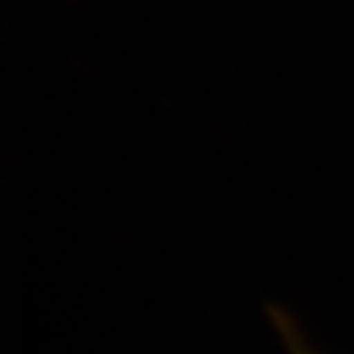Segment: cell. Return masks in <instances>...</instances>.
Wrapping results in <instances>:
<instances>
[{
	"label": "cell",
	"instance_id": "obj_1",
	"mask_svg": "<svg viewBox=\"0 0 354 354\" xmlns=\"http://www.w3.org/2000/svg\"><path fill=\"white\" fill-rule=\"evenodd\" d=\"M272 317H274V324L279 327L283 341H286L290 354H313L308 350V345L304 343V338L299 334V329L295 327V322L283 313V310H272Z\"/></svg>",
	"mask_w": 354,
	"mask_h": 354
}]
</instances>
